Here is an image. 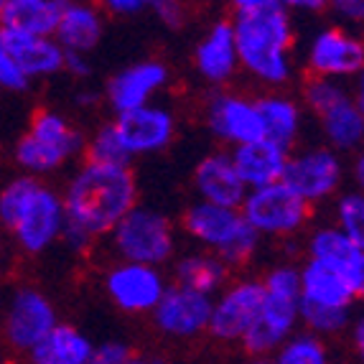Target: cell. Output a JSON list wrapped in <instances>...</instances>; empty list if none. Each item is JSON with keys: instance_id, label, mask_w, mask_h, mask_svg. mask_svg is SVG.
<instances>
[{"instance_id": "1", "label": "cell", "mask_w": 364, "mask_h": 364, "mask_svg": "<svg viewBox=\"0 0 364 364\" xmlns=\"http://www.w3.org/2000/svg\"><path fill=\"white\" fill-rule=\"evenodd\" d=\"M296 16L283 0H235L230 23L235 31L240 72L265 87L283 90L296 77Z\"/></svg>"}, {"instance_id": "2", "label": "cell", "mask_w": 364, "mask_h": 364, "mask_svg": "<svg viewBox=\"0 0 364 364\" xmlns=\"http://www.w3.org/2000/svg\"><path fill=\"white\" fill-rule=\"evenodd\" d=\"M64 235L74 250L107 237L125 214L138 207V178L130 166L85 161L64 188Z\"/></svg>"}, {"instance_id": "3", "label": "cell", "mask_w": 364, "mask_h": 364, "mask_svg": "<svg viewBox=\"0 0 364 364\" xmlns=\"http://www.w3.org/2000/svg\"><path fill=\"white\" fill-rule=\"evenodd\" d=\"M64 222V199L43 178L21 173L0 186V227L28 255L54 247Z\"/></svg>"}, {"instance_id": "4", "label": "cell", "mask_w": 364, "mask_h": 364, "mask_svg": "<svg viewBox=\"0 0 364 364\" xmlns=\"http://www.w3.org/2000/svg\"><path fill=\"white\" fill-rule=\"evenodd\" d=\"M262 286V306L255 323L245 334L242 346L255 359L273 357L280 346L286 344L298 331L301 323V280L298 267L291 262L273 265L260 278Z\"/></svg>"}, {"instance_id": "5", "label": "cell", "mask_w": 364, "mask_h": 364, "mask_svg": "<svg viewBox=\"0 0 364 364\" xmlns=\"http://www.w3.org/2000/svg\"><path fill=\"white\" fill-rule=\"evenodd\" d=\"M181 227L196 250L212 252L227 267L247 265L260 250V237L245 222L240 209L214 207L204 201H194L183 209Z\"/></svg>"}, {"instance_id": "6", "label": "cell", "mask_w": 364, "mask_h": 364, "mask_svg": "<svg viewBox=\"0 0 364 364\" xmlns=\"http://www.w3.org/2000/svg\"><path fill=\"white\" fill-rule=\"evenodd\" d=\"M79 153H85V135L56 109H38L13 148L16 164L36 178L61 171Z\"/></svg>"}, {"instance_id": "7", "label": "cell", "mask_w": 364, "mask_h": 364, "mask_svg": "<svg viewBox=\"0 0 364 364\" xmlns=\"http://www.w3.org/2000/svg\"><path fill=\"white\" fill-rule=\"evenodd\" d=\"M107 247L117 262L164 267L176 257V227L153 207H135L107 235Z\"/></svg>"}, {"instance_id": "8", "label": "cell", "mask_w": 364, "mask_h": 364, "mask_svg": "<svg viewBox=\"0 0 364 364\" xmlns=\"http://www.w3.org/2000/svg\"><path fill=\"white\" fill-rule=\"evenodd\" d=\"M240 212L260 240L296 237L311 225V217H314V207L298 199L283 181L247 191Z\"/></svg>"}, {"instance_id": "9", "label": "cell", "mask_w": 364, "mask_h": 364, "mask_svg": "<svg viewBox=\"0 0 364 364\" xmlns=\"http://www.w3.org/2000/svg\"><path fill=\"white\" fill-rule=\"evenodd\" d=\"M344 158L326 146L296 148L288 156L283 183L309 207L334 201L344 191Z\"/></svg>"}, {"instance_id": "10", "label": "cell", "mask_w": 364, "mask_h": 364, "mask_svg": "<svg viewBox=\"0 0 364 364\" xmlns=\"http://www.w3.org/2000/svg\"><path fill=\"white\" fill-rule=\"evenodd\" d=\"M304 59L309 77H323L349 85L364 69V36L336 23L323 26L309 38Z\"/></svg>"}, {"instance_id": "11", "label": "cell", "mask_w": 364, "mask_h": 364, "mask_svg": "<svg viewBox=\"0 0 364 364\" xmlns=\"http://www.w3.org/2000/svg\"><path fill=\"white\" fill-rule=\"evenodd\" d=\"M59 323V316L51 298L38 288L21 286L8 296L3 306V339L11 349L28 354L51 328Z\"/></svg>"}, {"instance_id": "12", "label": "cell", "mask_w": 364, "mask_h": 364, "mask_svg": "<svg viewBox=\"0 0 364 364\" xmlns=\"http://www.w3.org/2000/svg\"><path fill=\"white\" fill-rule=\"evenodd\" d=\"M207 128L230 151L262 140V120L257 100L237 90H219L207 102Z\"/></svg>"}, {"instance_id": "13", "label": "cell", "mask_w": 364, "mask_h": 364, "mask_svg": "<svg viewBox=\"0 0 364 364\" xmlns=\"http://www.w3.org/2000/svg\"><path fill=\"white\" fill-rule=\"evenodd\" d=\"M168 278L161 267L115 262L105 273V293L125 314H153L168 291Z\"/></svg>"}, {"instance_id": "14", "label": "cell", "mask_w": 364, "mask_h": 364, "mask_svg": "<svg viewBox=\"0 0 364 364\" xmlns=\"http://www.w3.org/2000/svg\"><path fill=\"white\" fill-rule=\"evenodd\" d=\"M262 306L260 278H240L227 283L225 291L214 296L209 334L219 341H240L255 323Z\"/></svg>"}, {"instance_id": "15", "label": "cell", "mask_w": 364, "mask_h": 364, "mask_svg": "<svg viewBox=\"0 0 364 364\" xmlns=\"http://www.w3.org/2000/svg\"><path fill=\"white\" fill-rule=\"evenodd\" d=\"M112 128L128 158L161 153L176 138V115L166 105H148L125 115H115Z\"/></svg>"}, {"instance_id": "16", "label": "cell", "mask_w": 364, "mask_h": 364, "mask_svg": "<svg viewBox=\"0 0 364 364\" xmlns=\"http://www.w3.org/2000/svg\"><path fill=\"white\" fill-rule=\"evenodd\" d=\"M171 69L158 59H143L122 67L107 79L105 100L115 115H125L133 109L148 107L153 100L168 87Z\"/></svg>"}, {"instance_id": "17", "label": "cell", "mask_w": 364, "mask_h": 364, "mask_svg": "<svg viewBox=\"0 0 364 364\" xmlns=\"http://www.w3.org/2000/svg\"><path fill=\"white\" fill-rule=\"evenodd\" d=\"M214 298L186 288L168 286L166 296L153 311V326L168 339H196L209 331Z\"/></svg>"}, {"instance_id": "18", "label": "cell", "mask_w": 364, "mask_h": 364, "mask_svg": "<svg viewBox=\"0 0 364 364\" xmlns=\"http://www.w3.org/2000/svg\"><path fill=\"white\" fill-rule=\"evenodd\" d=\"M306 260L331 267L344 280L354 301H364V250L352 245L331 225H321L306 237Z\"/></svg>"}, {"instance_id": "19", "label": "cell", "mask_w": 364, "mask_h": 364, "mask_svg": "<svg viewBox=\"0 0 364 364\" xmlns=\"http://www.w3.org/2000/svg\"><path fill=\"white\" fill-rule=\"evenodd\" d=\"M194 72L196 77L209 87L225 90L240 72V59H237L235 31L230 18H219L204 31V36L194 46Z\"/></svg>"}, {"instance_id": "20", "label": "cell", "mask_w": 364, "mask_h": 364, "mask_svg": "<svg viewBox=\"0 0 364 364\" xmlns=\"http://www.w3.org/2000/svg\"><path fill=\"white\" fill-rule=\"evenodd\" d=\"M191 183H194L199 201L214 204V207L240 209L245 196H247V186L237 176L230 151L207 153L196 164L194 173H191Z\"/></svg>"}, {"instance_id": "21", "label": "cell", "mask_w": 364, "mask_h": 364, "mask_svg": "<svg viewBox=\"0 0 364 364\" xmlns=\"http://www.w3.org/2000/svg\"><path fill=\"white\" fill-rule=\"evenodd\" d=\"M0 46L6 49V54L18 64V69L31 82L33 79H51L64 72V56L67 54L54 38L0 31Z\"/></svg>"}, {"instance_id": "22", "label": "cell", "mask_w": 364, "mask_h": 364, "mask_svg": "<svg viewBox=\"0 0 364 364\" xmlns=\"http://www.w3.org/2000/svg\"><path fill=\"white\" fill-rule=\"evenodd\" d=\"M255 100L257 109H260L265 140H270L288 153L296 151L301 133H304V105L283 90L262 92Z\"/></svg>"}, {"instance_id": "23", "label": "cell", "mask_w": 364, "mask_h": 364, "mask_svg": "<svg viewBox=\"0 0 364 364\" xmlns=\"http://www.w3.org/2000/svg\"><path fill=\"white\" fill-rule=\"evenodd\" d=\"M105 36V11L92 3H64L54 41L64 54L87 56Z\"/></svg>"}, {"instance_id": "24", "label": "cell", "mask_w": 364, "mask_h": 364, "mask_svg": "<svg viewBox=\"0 0 364 364\" xmlns=\"http://www.w3.org/2000/svg\"><path fill=\"white\" fill-rule=\"evenodd\" d=\"M314 117L318 122V133L326 148L339 156H354L364 151V117L354 105L352 92Z\"/></svg>"}, {"instance_id": "25", "label": "cell", "mask_w": 364, "mask_h": 364, "mask_svg": "<svg viewBox=\"0 0 364 364\" xmlns=\"http://www.w3.org/2000/svg\"><path fill=\"white\" fill-rule=\"evenodd\" d=\"M230 156L240 181L247 186V191H252V188H262L283 181L291 153L262 138L255 140V143H247V146L235 148V151H230Z\"/></svg>"}, {"instance_id": "26", "label": "cell", "mask_w": 364, "mask_h": 364, "mask_svg": "<svg viewBox=\"0 0 364 364\" xmlns=\"http://www.w3.org/2000/svg\"><path fill=\"white\" fill-rule=\"evenodd\" d=\"M298 280H301V306L304 309L352 311V291L331 267L306 260L304 265H298Z\"/></svg>"}, {"instance_id": "27", "label": "cell", "mask_w": 364, "mask_h": 364, "mask_svg": "<svg viewBox=\"0 0 364 364\" xmlns=\"http://www.w3.org/2000/svg\"><path fill=\"white\" fill-rule=\"evenodd\" d=\"M64 0H0V31L54 38Z\"/></svg>"}, {"instance_id": "28", "label": "cell", "mask_w": 364, "mask_h": 364, "mask_svg": "<svg viewBox=\"0 0 364 364\" xmlns=\"http://www.w3.org/2000/svg\"><path fill=\"white\" fill-rule=\"evenodd\" d=\"M171 278H173V286L214 298L219 291H225L227 280H230V267L212 252L188 250L183 255L173 257Z\"/></svg>"}, {"instance_id": "29", "label": "cell", "mask_w": 364, "mask_h": 364, "mask_svg": "<svg viewBox=\"0 0 364 364\" xmlns=\"http://www.w3.org/2000/svg\"><path fill=\"white\" fill-rule=\"evenodd\" d=\"M90 336L72 323H56L49 334L43 336L28 352L31 364H90L92 359Z\"/></svg>"}, {"instance_id": "30", "label": "cell", "mask_w": 364, "mask_h": 364, "mask_svg": "<svg viewBox=\"0 0 364 364\" xmlns=\"http://www.w3.org/2000/svg\"><path fill=\"white\" fill-rule=\"evenodd\" d=\"M331 227L364 250V194L346 188L331 201Z\"/></svg>"}, {"instance_id": "31", "label": "cell", "mask_w": 364, "mask_h": 364, "mask_svg": "<svg viewBox=\"0 0 364 364\" xmlns=\"http://www.w3.org/2000/svg\"><path fill=\"white\" fill-rule=\"evenodd\" d=\"M275 364H331L326 339L311 334V331H296L286 344L273 354Z\"/></svg>"}, {"instance_id": "32", "label": "cell", "mask_w": 364, "mask_h": 364, "mask_svg": "<svg viewBox=\"0 0 364 364\" xmlns=\"http://www.w3.org/2000/svg\"><path fill=\"white\" fill-rule=\"evenodd\" d=\"M85 156L92 164H107V166H130L133 161L128 158V153L122 151L117 133L112 128V122L100 125L90 138L85 140Z\"/></svg>"}, {"instance_id": "33", "label": "cell", "mask_w": 364, "mask_h": 364, "mask_svg": "<svg viewBox=\"0 0 364 364\" xmlns=\"http://www.w3.org/2000/svg\"><path fill=\"white\" fill-rule=\"evenodd\" d=\"M349 95V85L344 82H334V79L323 77H306L301 97H304V107L311 115H318L321 109H326L328 105H334L336 100Z\"/></svg>"}, {"instance_id": "34", "label": "cell", "mask_w": 364, "mask_h": 364, "mask_svg": "<svg viewBox=\"0 0 364 364\" xmlns=\"http://www.w3.org/2000/svg\"><path fill=\"white\" fill-rule=\"evenodd\" d=\"M326 13H331L336 26L364 36V0H334Z\"/></svg>"}, {"instance_id": "35", "label": "cell", "mask_w": 364, "mask_h": 364, "mask_svg": "<svg viewBox=\"0 0 364 364\" xmlns=\"http://www.w3.org/2000/svg\"><path fill=\"white\" fill-rule=\"evenodd\" d=\"M133 357L130 354V346L122 339H107L102 344H95L92 349V359L90 364H125Z\"/></svg>"}, {"instance_id": "36", "label": "cell", "mask_w": 364, "mask_h": 364, "mask_svg": "<svg viewBox=\"0 0 364 364\" xmlns=\"http://www.w3.org/2000/svg\"><path fill=\"white\" fill-rule=\"evenodd\" d=\"M153 3L146 0H107L102 6L105 16H115V18H135L140 13L151 11Z\"/></svg>"}, {"instance_id": "37", "label": "cell", "mask_w": 364, "mask_h": 364, "mask_svg": "<svg viewBox=\"0 0 364 364\" xmlns=\"http://www.w3.org/2000/svg\"><path fill=\"white\" fill-rule=\"evenodd\" d=\"M151 11H156L161 23L168 26V28H181L183 21H186V8L181 3H153Z\"/></svg>"}, {"instance_id": "38", "label": "cell", "mask_w": 364, "mask_h": 364, "mask_svg": "<svg viewBox=\"0 0 364 364\" xmlns=\"http://www.w3.org/2000/svg\"><path fill=\"white\" fill-rule=\"evenodd\" d=\"M349 336H352V346L357 359L364 364V311H359L357 316H352V323H349Z\"/></svg>"}, {"instance_id": "39", "label": "cell", "mask_w": 364, "mask_h": 364, "mask_svg": "<svg viewBox=\"0 0 364 364\" xmlns=\"http://www.w3.org/2000/svg\"><path fill=\"white\" fill-rule=\"evenodd\" d=\"M92 72L90 61H87V56H79V54H67L64 56V74H69V77L74 79H87Z\"/></svg>"}, {"instance_id": "40", "label": "cell", "mask_w": 364, "mask_h": 364, "mask_svg": "<svg viewBox=\"0 0 364 364\" xmlns=\"http://www.w3.org/2000/svg\"><path fill=\"white\" fill-rule=\"evenodd\" d=\"M349 178H352V188L364 194V151L354 153L352 164H349Z\"/></svg>"}, {"instance_id": "41", "label": "cell", "mask_w": 364, "mask_h": 364, "mask_svg": "<svg viewBox=\"0 0 364 364\" xmlns=\"http://www.w3.org/2000/svg\"><path fill=\"white\" fill-rule=\"evenodd\" d=\"M288 8L293 16L296 13H326L328 3H323V0H293V3H288Z\"/></svg>"}, {"instance_id": "42", "label": "cell", "mask_w": 364, "mask_h": 364, "mask_svg": "<svg viewBox=\"0 0 364 364\" xmlns=\"http://www.w3.org/2000/svg\"><path fill=\"white\" fill-rule=\"evenodd\" d=\"M349 92H352L354 105H357V109L362 112V117H364V69L357 74V77H354V82H352V87H349Z\"/></svg>"}, {"instance_id": "43", "label": "cell", "mask_w": 364, "mask_h": 364, "mask_svg": "<svg viewBox=\"0 0 364 364\" xmlns=\"http://www.w3.org/2000/svg\"><path fill=\"white\" fill-rule=\"evenodd\" d=\"M125 364H161V362H153V359H140V357H130Z\"/></svg>"}, {"instance_id": "44", "label": "cell", "mask_w": 364, "mask_h": 364, "mask_svg": "<svg viewBox=\"0 0 364 364\" xmlns=\"http://www.w3.org/2000/svg\"><path fill=\"white\" fill-rule=\"evenodd\" d=\"M250 364H275L273 357H260V359H252Z\"/></svg>"}, {"instance_id": "45", "label": "cell", "mask_w": 364, "mask_h": 364, "mask_svg": "<svg viewBox=\"0 0 364 364\" xmlns=\"http://www.w3.org/2000/svg\"><path fill=\"white\" fill-rule=\"evenodd\" d=\"M0 237H3V227H0Z\"/></svg>"}, {"instance_id": "46", "label": "cell", "mask_w": 364, "mask_h": 364, "mask_svg": "<svg viewBox=\"0 0 364 364\" xmlns=\"http://www.w3.org/2000/svg\"><path fill=\"white\" fill-rule=\"evenodd\" d=\"M0 364H6V362H3V359H0Z\"/></svg>"}]
</instances>
